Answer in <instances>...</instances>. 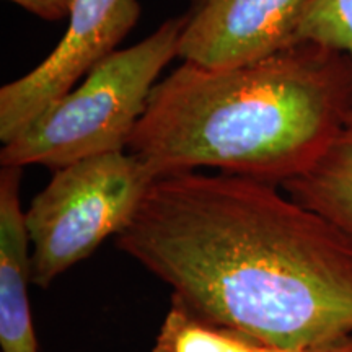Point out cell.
I'll return each instance as SVG.
<instances>
[{"label": "cell", "mask_w": 352, "mask_h": 352, "mask_svg": "<svg viewBox=\"0 0 352 352\" xmlns=\"http://www.w3.org/2000/svg\"><path fill=\"white\" fill-rule=\"evenodd\" d=\"M116 246L197 318L271 349L352 334V239L277 184L158 176Z\"/></svg>", "instance_id": "6da1fadb"}, {"label": "cell", "mask_w": 352, "mask_h": 352, "mask_svg": "<svg viewBox=\"0 0 352 352\" xmlns=\"http://www.w3.org/2000/svg\"><path fill=\"white\" fill-rule=\"evenodd\" d=\"M352 121V57L297 41L230 67L183 60L152 90L127 152L157 176L199 168L283 186Z\"/></svg>", "instance_id": "7a4b0ae2"}, {"label": "cell", "mask_w": 352, "mask_h": 352, "mask_svg": "<svg viewBox=\"0 0 352 352\" xmlns=\"http://www.w3.org/2000/svg\"><path fill=\"white\" fill-rule=\"evenodd\" d=\"M183 15L142 41L116 50L47 107L0 151V165L64 168L83 158L127 151L160 74L179 52Z\"/></svg>", "instance_id": "3957f363"}, {"label": "cell", "mask_w": 352, "mask_h": 352, "mask_svg": "<svg viewBox=\"0 0 352 352\" xmlns=\"http://www.w3.org/2000/svg\"><path fill=\"white\" fill-rule=\"evenodd\" d=\"M158 176L127 151L83 158L54 171L25 210L32 284L47 289L127 227Z\"/></svg>", "instance_id": "277c9868"}, {"label": "cell", "mask_w": 352, "mask_h": 352, "mask_svg": "<svg viewBox=\"0 0 352 352\" xmlns=\"http://www.w3.org/2000/svg\"><path fill=\"white\" fill-rule=\"evenodd\" d=\"M140 19L139 0H72L63 39L32 72L0 88V140L8 144L88 70L111 54Z\"/></svg>", "instance_id": "5b68a950"}, {"label": "cell", "mask_w": 352, "mask_h": 352, "mask_svg": "<svg viewBox=\"0 0 352 352\" xmlns=\"http://www.w3.org/2000/svg\"><path fill=\"white\" fill-rule=\"evenodd\" d=\"M308 0H191L183 15L178 57L230 67L297 43Z\"/></svg>", "instance_id": "8992f818"}, {"label": "cell", "mask_w": 352, "mask_h": 352, "mask_svg": "<svg viewBox=\"0 0 352 352\" xmlns=\"http://www.w3.org/2000/svg\"><path fill=\"white\" fill-rule=\"evenodd\" d=\"M23 168H0V346L2 352H38L28 285L30 236L20 188Z\"/></svg>", "instance_id": "52a82bcc"}, {"label": "cell", "mask_w": 352, "mask_h": 352, "mask_svg": "<svg viewBox=\"0 0 352 352\" xmlns=\"http://www.w3.org/2000/svg\"><path fill=\"white\" fill-rule=\"evenodd\" d=\"M283 188L294 201L352 239V122L310 168Z\"/></svg>", "instance_id": "ba28073f"}, {"label": "cell", "mask_w": 352, "mask_h": 352, "mask_svg": "<svg viewBox=\"0 0 352 352\" xmlns=\"http://www.w3.org/2000/svg\"><path fill=\"white\" fill-rule=\"evenodd\" d=\"M271 347L241 334L197 318L179 303L171 302L158 333L153 352H272Z\"/></svg>", "instance_id": "9c48e42d"}, {"label": "cell", "mask_w": 352, "mask_h": 352, "mask_svg": "<svg viewBox=\"0 0 352 352\" xmlns=\"http://www.w3.org/2000/svg\"><path fill=\"white\" fill-rule=\"evenodd\" d=\"M296 41L327 44L352 57V0H308Z\"/></svg>", "instance_id": "30bf717a"}, {"label": "cell", "mask_w": 352, "mask_h": 352, "mask_svg": "<svg viewBox=\"0 0 352 352\" xmlns=\"http://www.w3.org/2000/svg\"><path fill=\"white\" fill-rule=\"evenodd\" d=\"M46 21L69 19L72 0H7Z\"/></svg>", "instance_id": "8fae6325"}, {"label": "cell", "mask_w": 352, "mask_h": 352, "mask_svg": "<svg viewBox=\"0 0 352 352\" xmlns=\"http://www.w3.org/2000/svg\"><path fill=\"white\" fill-rule=\"evenodd\" d=\"M307 352H352V334L340 338V340L324 342V344H320L316 347H311Z\"/></svg>", "instance_id": "7c38bea8"}, {"label": "cell", "mask_w": 352, "mask_h": 352, "mask_svg": "<svg viewBox=\"0 0 352 352\" xmlns=\"http://www.w3.org/2000/svg\"><path fill=\"white\" fill-rule=\"evenodd\" d=\"M272 352H307V351H280V349H274Z\"/></svg>", "instance_id": "4fadbf2b"}]
</instances>
